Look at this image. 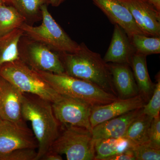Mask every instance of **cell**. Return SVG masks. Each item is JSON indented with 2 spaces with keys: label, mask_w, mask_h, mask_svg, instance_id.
I'll return each instance as SVG.
<instances>
[{
  "label": "cell",
  "mask_w": 160,
  "mask_h": 160,
  "mask_svg": "<svg viewBox=\"0 0 160 160\" xmlns=\"http://www.w3.org/2000/svg\"><path fill=\"white\" fill-rule=\"evenodd\" d=\"M156 82L155 84L154 91L151 98L143 107L142 112L144 114L155 117L160 115V75L158 72L155 77Z\"/></svg>",
  "instance_id": "24"
},
{
  "label": "cell",
  "mask_w": 160,
  "mask_h": 160,
  "mask_svg": "<svg viewBox=\"0 0 160 160\" xmlns=\"http://www.w3.org/2000/svg\"><path fill=\"white\" fill-rule=\"evenodd\" d=\"M136 52L147 56L160 53V36L136 34L130 38Z\"/></svg>",
  "instance_id": "23"
},
{
  "label": "cell",
  "mask_w": 160,
  "mask_h": 160,
  "mask_svg": "<svg viewBox=\"0 0 160 160\" xmlns=\"http://www.w3.org/2000/svg\"><path fill=\"white\" fill-rule=\"evenodd\" d=\"M112 23L117 24L129 39L136 34L145 35L136 23L129 9L118 0H92Z\"/></svg>",
  "instance_id": "13"
},
{
  "label": "cell",
  "mask_w": 160,
  "mask_h": 160,
  "mask_svg": "<svg viewBox=\"0 0 160 160\" xmlns=\"http://www.w3.org/2000/svg\"><path fill=\"white\" fill-rule=\"evenodd\" d=\"M2 119L1 118V117H0V122H1V121H2Z\"/></svg>",
  "instance_id": "33"
},
{
  "label": "cell",
  "mask_w": 160,
  "mask_h": 160,
  "mask_svg": "<svg viewBox=\"0 0 160 160\" xmlns=\"http://www.w3.org/2000/svg\"><path fill=\"white\" fill-rule=\"evenodd\" d=\"M146 104L138 94L129 98H118L106 105L93 106L90 118L92 127L129 112L142 108Z\"/></svg>",
  "instance_id": "11"
},
{
  "label": "cell",
  "mask_w": 160,
  "mask_h": 160,
  "mask_svg": "<svg viewBox=\"0 0 160 160\" xmlns=\"http://www.w3.org/2000/svg\"><path fill=\"white\" fill-rule=\"evenodd\" d=\"M146 57V56L136 52L132 59L130 66L137 85L139 94L147 103L153 93L155 84L149 77Z\"/></svg>",
  "instance_id": "17"
},
{
  "label": "cell",
  "mask_w": 160,
  "mask_h": 160,
  "mask_svg": "<svg viewBox=\"0 0 160 160\" xmlns=\"http://www.w3.org/2000/svg\"><path fill=\"white\" fill-rule=\"evenodd\" d=\"M157 10L160 12V0H146Z\"/></svg>",
  "instance_id": "30"
},
{
  "label": "cell",
  "mask_w": 160,
  "mask_h": 160,
  "mask_svg": "<svg viewBox=\"0 0 160 160\" xmlns=\"http://www.w3.org/2000/svg\"><path fill=\"white\" fill-rule=\"evenodd\" d=\"M0 76L23 92L36 95L52 103L58 101L62 96L33 69L20 59L2 66Z\"/></svg>",
  "instance_id": "4"
},
{
  "label": "cell",
  "mask_w": 160,
  "mask_h": 160,
  "mask_svg": "<svg viewBox=\"0 0 160 160\" xmlns=\"http://www.w3.org/2000/svg\"><path fill=\"white\" fill-rule=\"evenodd\" d=\"M118 98L126 99L139 94L131 66L128 64L108 63Z\"/></svg>",
  "instance_id": "16"
},
{
  "label": "cell",
  "mask_w": 160,
  "mask_h": 160,
  "mask_svg": "<svg viewBox=\"0 0 160 160\" xmlns=\"http://www.w3.org/2000/svg\"><path fill=\"white\" fill-rule=\"evenodd\" d=\"M4 2H5V3H6V2H7V0H4Z\"/></svg>",
  "instance_id": "34"
},
{
  "label": "cell",
  "mask_w": 160,
  "mask_h": 160,
  "mask_svg": "<svg viewBox=\"0 0 160 160\" xmlns=\"http://www.w3.org/2000/svg\"><path fill=\"white\" fill-rule=\"evenodd\" d=\"M149 145L152 148L160 149V116L153 118L148 132Z\"/></svg>",
  "instance_id": "26"
},
{
  "label": "cell",
  "mask_w": 160,
  "mask_h": 160,
  "mask_svg": "<svg viewBox=\"0 0 160 160\" xmlns=\"http://www.w3.org/2000/svg\"><path fill=\"white\" fill-rule=\"evenodd\" d=\"M24 32L20 29L0 35V68L6 63L20 59L19 42Z\"/></svg>",
  "instance_id": "18"
},
{
  "label": "cell",
  "mask_w": 160,
  "mask_h": 160,
  "mask_svg": "<svg viewBox=\"0 0 160 160\" xmlns=\"http://www.w3.org/2000/svg\"><path fill=\"white\" fill-rule=\"evenodd\" d=\"M41 160H62V158L61 155L55 152L49 150L43 156Z\"/></svg>",
  "instance_id": "29"
},
{
  "label": "cell",
  "mask_w": 160,
  "mask_h": 160,
  "mask_svg": "<svg viewBox=\"0 0 160 160\" xmlns=\"http://www.w3.org/2000/svg\"><path fill=\"white\" fill-rule=\"evenodd\" d=\"M6 3L14 7L26 18V22L38 19L42 17V6L50 4L49 0H7Z\"/></svg>",
  "instance_id": "22"
},
{
  "label": "cell",
  "mask_w": 160,
  "mask_h": 160,
  "mask_svg": "<svg viewBox=\"0 0 160 160\" xmlns=\"http://www.w3.org/2000/svg\"><path fill=\"white\" fill-rule=\"evenodd\" d=\"M106 160H136L134 155L130 150L118 153L107 158Z\"/></svg>",
  "instance_id": "28"
},
{
  "label": "cell",
  "mask_w": 160,
  "mask_h": 160,
  "mask_svg": "<svg viewBox=\"0 0 160 160\" xmlns=\"http://www.w3.org/2000/svg\"><path fill=\"white\" fill-rule=\"evenodd\" d=\"M80 45L79 50L76 52H58L64 74L90 82L118 97L108 63L85 43Z\"/></svg>",
  "instance_id": "1"
},
{
  "label": "cell",
  "mask_w": 160,
  "mask_h": 160,
  "mask_svg": "<svg viewBox=\"0 0 160 160\" xmlns=\"http://www.w3.org/2000/svg\"><path fill=\"white\" fill-rule=\"evenodd\" d=\"M23 93L0 76V117L2 120L15 122H26L22 113Z\"/></svg>",
  "instance_id": "12"
},
{
  "label": "cell",
  "mask_w": 160,
  "mask_h": 160,
  "mask_svg": "<svg viewBox=\"0 0 160 160\" xmlns=\"http://www.w3.org/2000/svg\"><path fill=\"white\" fill-rule=\"evenodd\" d=\"M114 25L111 42L103 59L107 63L126 64L130 66L135 49L125 30L117 24Z\"/></svg>",
  "instance_id": "14"
},
{
  "label": "cell",
  "mask_w": 160,
  "mask_h": 160,
  "mask_svg": "<svg viewBox=\"0 0 160 160\" xmlns=\"http://www.w3.org/2000/svg\"><path fill=\"white\" fill-rule=\"evenodd\" d=\"M38 148L37 140L26 122H15L2 120L0 122V160L16 149Z\"/></svg>",
  "instance_id": "8"
},
{
  "label": "cell",
  "mask_w": 160,
  "mask_h": 160,
  "mask_svg": "<svg viewBox=\"0 0 160 160\" xmlns=\"http://www.w3.org/2000/svg\"><path fill=\"white\" fill-rule=\"evenodd\" d=\"M20 60L31 69L64 74L65 70L58 52L24 33L18 46Z\"/></svg>",
  "instance_id": "7"
},
{
  "label": "cell",
  "mask_w": 160,
  "mask_h": 160,
  "mask_svg": "<svg viewBox=\"0 0 160 160\" xmlns=\"http://www.w3.org/2000/svg\"><path fill=\"white\" fill-rule=\"evenodd\" d=\"M128 149L132 152L136 160H160V149L152 148L149 144L130 145Z\"/></svg>",
  "instance_id": "25"
},
{
  "label": "cell",
  "mask_w": 160,
  "mask_h": 160,
  "mask_svg": "<svg viewBox=\"0 0 160 160\" xmlns=\"http://www.w3.org/2000/svg\"><path fill=\"white\" fill-rule=\"evenodd\" d=\"M22 113L23 119L31 122L38 143L36 160H41L58 136L62 124L55 116L52 102L36 95L24 92Z\"/></svg>",
  "instance_id": "2"
},
{
  "label": "cell",
  "mask_w": 160,
  "mask_h": 160,
  "mask_svg": "<svg viewBox=\"0 0 160 160\" xmlns=\"http://www.w3.org/2000/svg\"><path fill=\"white\" fill-rule=\"evenodd\" d=\"M153 118L142 112L131 123L122 137L127 139L130 145L149 144L148 130Z\"/></svg>",
  "instance_id": "20"
},
{
  "label": "cell",
  "mask_w": 160,
  "mask_h": 160,
  "mask_svg": "<svg viewBox=\"0 0 160 160\" xmlns=\"http://www.w3.org/2000/svg\"><path fill=\"white\" fill-rule=\"evenodd\" d=\"M52 105L55 116L62 125L79 126L90 131L92 130L90 118L93 106L88 103L62 95L59 99L52 103Z\"/></svg>",
  "instance_id": "9"
},
{
  "label": "cell",
  "mask_w": 160,
  "mask_h": 160,
  "mask_svg": "<svg viewBox=\"0 0 160 160\" xmlns=\"http://www.w3.org/2000/svg\"><path fill=\"white\" fill-rule=\"evenodd\" d=\"M50 4L54 7H58L59 6L64 2L65 0H49Z\"/></svg>",
  "instance_id": "31"
},
{
  "label": "cell",
  "mask_w": 160,
  "mask_h": 160,
  "mask_svg": "<svg viewBox=\"0 0 160 160\" xmlns=\"http://www.w3.org/2000/svg\"><path fill=\"white\" fill-rule=\"evenodd\" d=\"M34 70L58 93L79 99L93 107L106 105L119 98L85 80L65 74Z\"/></svg>",
  "instance_id": "3"
},
{
  "label": "cell",
  "mask_w": 160,
  "mask_h": 160,
  "mask_svg": "<svg viewBox=\"0 0 160 160\" xmlns=\"http://www.w3.org/2000/svg\"><path fill=\"white\" fill-rule=\"evenodd\" d=\"M42 22L39 26L24 23L20 27L24 33L32 39L42 43L57 52H74L79 50L80 44L69 37L49 12L47 5L41 7Z\"/></svg>",
  "instance_id": "5"
},
{
  "label": "cell",
  "mask_w": 160,
  "mask_h": 160,
  "mask_svg": "<svg viewBox=\"0 0 160 160\" xmlns=\"http://www.w3.org/2000/svg\"><path fill=\"white\" fill-rule=\"evenodd\" d=\"M5 3V2H4V0H0V6H2V4Z\"/></svg>",
  "instance_id": "32"
},
{
  "label": "cell",
  "mask_w": 160,
  "mask_h": 160,
  "mask_svg": "<svg viewBox=\"0 0 160 160\" xmlns=\"http://www.w3.org/2000/svg\"><path fill=\"white\" fill-rule=\"evenodd\" d=\"M26 19L14 7L5 3L0 6V35L20 29Z\"/></svg>",
  "instance_id": "21"
},
{
  "label": "cell",
  "mask_w": 160,
  "mask_h": 160,
  "mask_svg": "<svg viewBox=\"0 0 160 160\" xmlns=\"http://www.w3.org/2000/svg\"><path fill=\"white\" fill-rule=\"evenodd\" d=\"M37 155L38 151L36 149L22 148L12 151L1 160H36Z\"/></svg>",
  "instance_id": "27"
},
{
  "label": "cell",
  "mask_w": 160,
  "mask_h": 160,
  "mask_svg": "<svg viewBox=\"0 0 160 160\" xmlns=\"http://www.w3.org/2000/svg\"><path fill=\"white\" fill-rule=\"evenodd\" d=\"M118 1L128 8L145 35L160 36V12L146 0Z\"/></svg>",
  "instance_id": "10"
},
{
  "label": "cell",
  "mask_w": 160,
  "mask_h": 160,
  "mask_svg": "<svg viewBox=\"0 0 160 160\" xmlns=\"http://www.w3.org/2000/svg\"><path fill=\"white\" fill-rule=\"evenodd\" d=\"M49 150L66 155L68 160H94L92 132L83 127L62 125L59 134Z\"/></svg>",
  "instance_id": "6"
},
{
  "label": "cell",
  "mask_w": 160,
  "mask_h": 160,
  "mask_svg": "<svg viewBox=\"0 0 160 160\" xmlns=\"http://www.w3.org/2000/svg\"><path fill=\"white\" fill-rule=\"evenodd\" d=\"M142 108L107 120L92 128L93 139L122 137L131 123L142 112Z\"/></svg>",
  "instance_id": "15"
},
{
  "label": "cell",
  "mask_w": 160,
  "mask_h": 160,
  "mask_svg": "<svg viewBox=\"0 0 160 160\" xmlns=\"http://www.w3.org/2000/svg\"><path fill=\"white\" fill-rule=\"evenodd\" d=\"M130 143L126 138H107L95 140L94 160H106L112 156L128 150Z\"/></svg>",
  "instance_id": "19"
}]
</instances>
